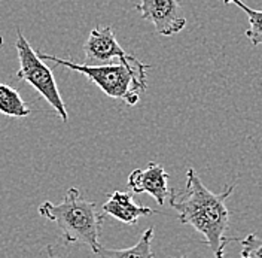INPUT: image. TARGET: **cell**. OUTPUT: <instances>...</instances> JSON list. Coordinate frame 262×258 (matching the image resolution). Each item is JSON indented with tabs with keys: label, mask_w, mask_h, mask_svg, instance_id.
<instances>
[{
	"label": "cell",
	"mask_w": 262,
	"mask_h": 258,
	"mask_svg": "<svg viewBox=\"0 0 262 258\" xmlns=\"http://www.w3.org/2000/svg\"><path fill=\"white\" fill-rule=\"evenodd\" d=\"M235 190V185L225 187L222 193L214 194L203 182L196 172L189 167L186 170V187L182 193H170V206L178 212L182 224L194 227L203 234L214 258H224L229 242L238 241L227 237L229 227V212L227 200Z\"/></svg>",
	"instance_id": "1"
},
{
	"label": "cell",
	"mask_w": 262,
	"mask_h": 258,
	"mask_svg": "<svg viewBox=\"0 0 262 258\" xmlns=\"http://www.w3.org/2000/svg\"><path fill=\"white\" fill-rule=\"evenodd\" d=\"M37 55L42 60H51L55 65L72 69L83 76H86L93 84H96L106 96L119 98L130 106L139 103L140 94L147 88L146 75L150 66L142 63L133 55L121 62L100 66L76 65L69 60L43 54V52H37Z\"/></svg>",
	"instance_id": "2"
},
{
	"label": "cell",
	"mask_w": 262,
	"mask_h": 258,
	"mask_svg": "<svg viewBox=\"0 0 262 258\" xmlns=\"http://www.w3.org/2000/svg\"><path fill=\"white\" fill-rule=\"evenodd\" d=\"M37 210L39 215L57 224L64 243H82L93 252L98 249L100 228L104 221L103 210L100 212L96 202L83 199L78 188H69L63 202L57 205L43 202Z\"/></svg>",
	"instance_id": "3"
},
{
	"label": "cell",
	"mask_w": 262,
	"mask_h": 258,
	"mask_svg": "<svg viewBox=\"0 0 262 258\" xmlns=\"http://www.w3.org/2000/svg\"><path fill=\"white\" fill-rule=\"evenodd\" d=\"M15 48L18 52V62H19L16 78L29 82L33 88L37 90V93L55 109V112L60 115L61 121L67 123L69 121L67 108H66L63 97L60 94V90L57 87L52 70L45 65V62L32 48V45L29 44V41L26 39V36L23 34L21 30L16 32Z\"/></svg>",
	"instance_id": "4"
},
{
	"label": "cell",
	"mask_w": 262,
	"mask_h": 258,
	"mask_svg": "<svg viewBox=\"0 0 262 258\" xmlns=\"http://www.w3.org/2000/svg\"><path fill=\"white\" fill-rule=\"evenodd\" d=\"M136 11L143 19L154 24L161 36H174L186 27V18L178 0H140L136 5Z\"/></svg>",
	"instance_id": "5"
},
{
	"label": "cell",
	"mask_w": 262,
	"mask_h": 258,
	"mask_svg": "<svg viewBox=\"0 0 262 258\" xmlns=\"http://www.w3.org/2000/svg\"><path fill=\"white\" fill-rule=\"evenodd\" d=\"M83 65L90 66L109 65L130 57L116 41L114 29L111 26H106L103 29L96 27L90 32L83 44Z\"/></svg>",
	"instance_id": "6"
},
{
	"label": "cell",
	"mask_w": 262,
	"mask_h": 258,
	"mask_svg": "<svg viewBox=\"0 0 262 258\" xmlns=\"http://www.w3.org/2000/svg\"><path fill=\"white\" fill-rule=\"evenodd\" d=\"M127 185L133 193L149 194L157 200L158 205H165L170 197L171 188L168 187V175L158 163L150 162L146 169H136L128 176Z\"/></svg>",
	"instance_id": "7"
},
{
	"label": "cell",
	"mask_w": 262,
	"mask_h": 258,
	"mask_svg": "<svg viewBox=\"0 0 262 258\" xmlns=\"http://www.w3.org/2000/svg\"><path fill=\"white\" fill-rule=\"evenodd\" d=\"M101 210L127 226H134L142 216L158 213V210L152 209V208L139 206L134 202L133 195L124 191H114L111 194L107 202L103 203Z\"/></svg>",
	"instance_id": "8"
},
{
	"label": "cell",
	"mask_w": 262,
	"mask_h": 258,
	"mask_svg": "<svg viewBox=\"0 0 262 258\" xmlns=\"http://www.w3.org/2000/svg\"><path fill=\"white\" fill-rule=\"evenodd\" d=\"M155 230L154 227L147 228L143 231V234L140 236L139 242L136 243L131 248L125 249H106L101 245L98 246V249L94 252L97 254L98 258H154V251H152V239H154ZM188 258V257H182Z\"/></svg>",
	"instance_id": "9"
},
{
	"label": "cell",
	"mask_w": 262,
	"mask_h": 258,
	"mask_svg": "<svg viewBox=\"0 0 262 258\" xmlns=\"http://www.w3.org/2000/svg\"><path fill=\"white\" fill-rule=\"evenodd\" d=\"M0 113L11 118H26L32 113V109L15 88L0 84Z\"/></svg>",
	"instance_id": "10"
},
{
	"label": "cell",
	"mask_w": 262,
	"mask_h": 258,
	"mask_svg": "<svg viewBox=\"0 0 262 258\" xmlns=\"http://www.w3.org/2000/svg\"><path fill=\"white\" fill-rule=\"evenodd\" d=\"M224 3L235 5L243 9V12L249 18V29L246 30V37L250 41L253 47L262 45V11L249 8L242 0H224Z\"/></svg>",
	"instance_id": "11"
},
{
	"label": "cell",
	"mask_w": 262,
	"mask_h": 258,
	"mask_svg": "<svg viewBox=\"0 0 262 258\" xmlns=\"http://www.w3.org/2000/svg\"><path fill=\"white\" fill-rule=\"evenodd\" d=\"M242 243V257L262 258V239L256 234L250 233L245 239L240 241Z\"/></svg>",
	"instance_id": "12"
},
{
	"label": "cell",
	"mask_w": 262,
	"mask_h": 258,
	"mask_svg": "<svg viewBox=\"0 0 262 258\" xmlns=\"http://www.w3.org/2000/svg\"><path fill=\"white\" fill-rule=\"evenodd\" d=\"M2 47H3V37L0 36V48H2Z\"/></svg>",
	"instance_id": "13"
},
{
	"label": "cell",
	"mask_w": 262,
	"mask_h": 258,
	"mask_svg": "<svg viewBox=\"0 0 262 258\" xmlns=\"http://www.w3.org/2000/svg\"><path fill=\"white\" fill-rule=\"evenodd\" d=\"M242 258H249V257H242Z\"/></svg>",
	"instance_id": "14"
}]
</instances>
